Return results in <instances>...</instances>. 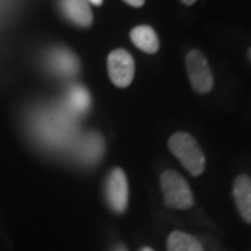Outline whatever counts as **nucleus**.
<instances>
[{"instance_id":"f257e3e1","label":"nucleus","mask_w":251,"mask_h":251,"mask_svg":"<svg viewBox=\"0 0 251 251\" xmlns=\"http://www.w3.org/2000/svg\"><path fill=\"white\" fill-rule=\"evenodd\" d=\"M36 135L48 147L59 148L70 143L74 135L75 125L73 116L64 110H52L48 109L35 119Z\"/></svg>"},{"instance_id":"f03ea898","label":"nucleus","mask_w":251,"mask_h":251,"mask_svg":"<svg viewBox=\"0 0 251 251\" xmlns=\"http://www.w3.org/2000/svg\"><path fill=\"white\" fill-rule=\"evenodd\" d=\"M169 150L179 159L191 176H201L205 172L206 158L198 141L186 131H177L169 138Z\"/></svg>"},{"instance_id":"7ed1b4c3","label":"nucleus","mask_w":251,"mask_h":251,"mask_svg":"<svg viewBox=\"0 0 251 251\" xmlns=\"http://www.w3.org/2000/svg\"><path fill=\"white\" fill-rule=\"evenodd\" d=\"M161 188L165 204L173 209H190L194 205V196L191 187L179 172L168 171L162 172Z\"/></svg>"},{"instance_id":"20e7f679","label":"nucleus","mask_w":251,"mask_h":251,"mask_svg":"<svg viewBox=\"0 0 251 251\" xmlns=\"http://www.w3.org/2000/svg\"><path fill=\"white\" fill-rule=\"evenodd\" d=\"M186 70L193 90L197 94L206 95L214 88V74L208 59L197 49L190 50L186 56Z\"/></svg>"},{"instance_id":"39448f33","label":"nucleus","mask_w":251,"mask_h":251,"mask_svg":"<svg viewBox=\"0 0 251 251\" xmlns=\"http://www.w3.org/2000/svg\"><path fill=\"white\" fill-rule=\"evenodd\" d=\"M135 64L133 56L126 49H115L108 56V73L110 81L119 87L126 88L134 78Z\"/></svg>"},{"instance_id":"423d86ee","label":"nucleus","mask_w":251,"mask_h":251,"mask_svg":"<svg viewBox=\"0 0 251 251\" xmlns=\"http://www.w3.org/2000/svg\"><path fill=\"white\" fill-rule=\"evenodd\" d=\"M105 196L113 212L123 214L128 202V184L126 173L120 168H115L109 173L105 184Z\"/></svg>"},{"instance_id":"0eeeda50","label":"nucleus","mask_w":251,"mask_h":251,"mask_svg":"<svg viewBox=\"0 0 251 251\" xmlns=\"http://www.w3.org/2000/svg\"><path fill=\"white\" fill-rule=\"evenodd\" d=\"M48 66L50 72L63 78L73 77L80 70V62L77 56L66 48L52 49L48 56Z\"/></svg>"},{"instance_id":"6e6552de","label":"nucleus","mask_w":251,"mask_h":251,"mask_svg":"<svg viewBox=\"0 0 251 251\" xmlns=\"http://www.w3.org/2000/svg\"><path fill=\"white\" fill-rule=\"evenodd\" d=\"M232 196L240 218L246 224L251 225V176L246 173L236 176Z\"/></svg>"},{"instance_id":"1a4fd4ad","label":"nucleus","mask_w":251,"mask_h":251,"mask_svg":"<svg viewBox=\"0 0 251 251\" xmlns=\"http://www.w3.org/2000/svg\"><path fill=\"white\" fill-rule=\"evenodd\" d=\"M60 10L64 17L78 27H90L92 24V13L87 0H59Z\"/></svg>"},{"instance_id":"9d476101","label":"nucleus","mask_w":251,"mask_h":251,"mask_svg":"<svg viewBox=\"0 0 251 251\" xmlns=\"http://www.w3.org/2000/svg\"><path fill=\"white\" fill-rule=\"evenodd\" d=\"M77 156L81 162L92 165L100 159V156L105 152V143L103 138L98 133H90L82 137L75 148Z\"/></svg>"},{"instance_id":"9b49d317","label":"nucleus","mask_w":251,"mask_h":251,"mask_svg":"<svg viewBox=\"0 0 251 251\" xmlns=\"http://www.w3.org/2000/svg\"><path fill=\"white\" fill-rule=\"evenodd\" d=\"M66 110L74 116L85 115L91 108V95L82 85H73L66 92Z\"/></svg>"},{"instance_id":"f8f14e48","label":"nucleus","mask_w":251,"mask_h":251,"mask_svg":"<svg viewBox=\"0 0 251 251\" xmlns=\"http://www.w3.org/2000/svg\"><path fill=\"white\" fill-rule=\"evenodd\" d=\"M131 42L145 53L153 54L159 50V39L156 32L150 25H137L130 32Z\"/></svg>"},{"instance_id":"ddd939ff","label":"nucleus","mask_w":251,"mask_h":251,"mask_svg":"<svg viewBox=\"0 0 251 251\" xmlns=\"http://www.w3.org/2000/svg\"><path fill=\"white\" fill-rule=\"evenodd\" d=\"M168 251H205L202 242L193 234L175 230L166 242Z\"/></svg>"},{"instance_id":"4468645a","label":"nucleus","mask_w":251,"mask_h":251,"mask_svg":"<svg viewBox=\"0 0 251 251\" xmlns=\"http://www.w3.org/2000/svg\"><path fill=\"white\" fill-rule=\"evenodd\" d=\"M123 1H126L130 6H133V7H141L145 3V0H123Z\"/></svg>"},{"instance_id":"2eb2a0df","label":"nucleus","mask_w":251,"mask_h":251,"mask_svg":"<svg viewBox=\"0 0 251 251\" xmlns=\"http://www.w3.org/2000/svg\"><path fill=\"white\" fill-rule=\"evenodd\" d=\"M180 1H181L183 4H186V6H193L197 0H180Z\"/></svg>"},{"instance_id":"dca6fc26","label":"nucleus","mask_w":251,"mask_h":251,"mask_svg":"<svg viewBox=\"0 0 251 251\" xmlns=\"http://www.w3.org/2000/svg\"><path fill=\"white\" fill-rule=\"evenodd\" d=\"M87 1H88V3H92L94 6H100L103 0H87Z\"/></svg>"},{"instance_id":"f3484780","label":"nucleus","mask_w":251,"mask_h":251,"mask_svg":"<svg viewBox=\"0 0 251 251\" xmlns=\"http://www.w3.org/2000/svg\"><path fill=\"white\" fill-rule=\"evenodd\" d=\"M112 251H127V249H126L125 246H122V244H119V246H116L115 249Z\"/></svg>"},{"instance_id":"a211bd4d","label":"nucleus","mask_w":251,"mask_h":251,"mask_svg":"<svg viewBox=\"0 0 251 251\" xmlns=\"http://www.w3.org/2000/svg\"><path fill=\"white\" fill-rule=\"evenodd\" d=\"M247 57H249V60L251 62V46L249 48V50H247Z\"/></svg>"},{"instance_id":"6ab92c4d","label":"nucleus","mask_w":251,"mask_h":251,"mask_svg":"<svg viewBox=\"0 0 251 251\" xmlns=\"http://www.w3.org/2000/svg\"><path fill=\"white\" fill-rule=\"evenodd\" d=\"M140 251H153V250L151 249V247H143Z\"/></svg>"}]
</instances>
